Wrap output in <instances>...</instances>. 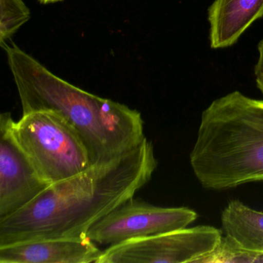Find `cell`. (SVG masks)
Instances as JSON below:
<instances>
[{"instance_id": "1", "label": "cell", "mask_w": 263, "mask_h": 263, "mask_svg": "<svg viewBox=\"0 0 263 263\" xmlns=\"http://www.w3.org/2000/svg\"><path fill=\"white\" fill-rule=\"evenodd\" d=\"M158 167L147 138L124 155L50 184L28 205L0 219V246L41 238L80 237L134 198Z\"/></svg>"}, {"instance_id": "2", "label": "cell", "mask_w": 263, "mask_h": 263, "mask_svg": "<svg viewBox=\"0 0 263 263\" xmlns=\"http://www.w3.org/2000/svg\"><path fill=\"white\" fill-rule=\"evenodd\" d=\"M1 47L7 54L23 114H58L84 141L92 165L124 155L145 138L144 121L138 110L70 84L14 44Z\"/></svg>"}, {"instance_id": "3", "label": "cell", "mask_w": 263, "mask_h": 263, "mask_svg": "<svg viewBox=\"0 0 263 263\" xmlns=\"http://www.w3.org/2000/svg\"><path fill=\"white\" fill-rule=\"evenodd\" d=\"M190 164L208 190L263 181V100L238 90L202 112Z\"/></svg>"}, {"instance_id": "4", "label": "cell", "mask_w": 263, "mask_h": 263, "mask_svg": "<svg viewBox=\"0 0 263 263\" xmlns=\"http://www.w3.org/2000/svg\"><path fill=\"white\" fill-rule=\"evenodd\" d=\"M12 130L24 153L49 184L71 178L92 166L81 137L55 112L23 114L19 121H13Z\"/></svg>"}, {"instance_id": "5", "label": "cell", "mask_w": 263, "mask_h": 263, "mask_svg": "<svg viewBox=\"0 0 263 263\" xmlns=\"http://www.w3.org/2000/svg\"><path fill=\"white\" fill-rule=\"evenodd\" d=\"M222 229L198 226L108 246L98 263L198 262L218 248Z\"/></svg>"}, {"instance_id": "6", "label": "cell", "mask_w": 263, "mask_h": 263, "mask_svg": "<svg viewBox=\"0 0 263 263\" xmlns=\"http://www.w3.org/2000/svg\"><path fill=\"white\" fill-rule=\"evenodd\" d=\"M198 213L187 207H161L132 198L93 224L87 236L96 244L115 246L127 240L185 229Z\"/></svg>"}, {"instance_id": "7", "label": "cell", "mask_w": 263, "mask_h": 263, "mask_svg": "<svg viewBox=\"0 0 263 263\" xmlns=\"http://www.w3.org/2000/svg\"><path fill=\"white\" fill-rule=\"evenodd\" d=\"M13 121L10 113L0 116V219L28 205L50 185L15 139Z\"/></svg>"}, {"instance_id": "8", "label": "cell", "mask_w": 263, "mask_h": 263, "mask_svg": "<svg viewBox=\"0 0 263 263\" xmlns=\"http://www.w3.org/2000/svg\"><path fill=\"white\" fill-rule=\"evenodd\" d=\"M102 254L87 235L41 238L0 246V263H98Z\"/></svg>"}, {"instance_id": "9", "label": "cell", "mask_w": 263, "mask_h": 263, "mask_svg": "<svg viewBox=\"0 0 263 263\" xmlns=\"http://www.w3.org/2000/svg\"><path fill=\"white\" fill-rule=\"evenodd\" d=\"M208 13L211 47L226 48L263 17V0H215Z\"/></svg>"}, {"instance_id": "10", "label": "cell", "mask_w": 263, "mask_h": 263, "mask_svg": "<svg viewBox=\"0 0 263 263\" xmlns=\"http://www.w3.org/2000/svg\"><path fill=\"white\" fill-rule=\"evenodd\" d=\"M221 222L226 237L238 247L263 254V212L232 200L223 209Z\"/></svg>"}, {"instance_id": "11", "label": "cell", "mask_w": 263, "mask_h": 263, "mask_svg": "<svg viewBox=\"0 0 263 263\" xmlns=\"http://www.w3.org/2000/svg\"><path fill=\"white\" fill-rule=\"evenodd\" d=\"M30 19V10L23 0H0V46Z\"/></svg>"}, {"instance_id": "12", "label": "cell", "mask_w": 263, "mask_h": 263, "mask_svg": "<svg viewBox=\"0 0 263 263\" xmlns=\"http://www.w3.org/2000/svg\"><path fill=\"white\" fill-rule=\"evenodd\" d=\"M258 60L254 69L257 87L263 95V37L258 44Z\"/></svg>"}, {"instance_id": "13", "label": "cell", "mask_w": 263, "mask_h": 263, "mask_svg": "<svg viewBox=\"0 0 263 263\" xmlns=\"http://www.w3.org/2000/svg\"><path fill=\"white\" fill-rule=\"evenodd\" d=\"M40 3L43 4H53V3L59 2L62 0H38Z\"/></svg>"}]
</instances>
